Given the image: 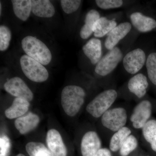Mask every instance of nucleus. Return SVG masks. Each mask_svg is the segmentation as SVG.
<instances>
[{
	"label": "nucleus",
	"mask_w": 156,
	"mask_h": 156,
	"mask_svg": "<svg viewBox=\"0 0 156 156\" xmlns=\"http://www.w3.org/2000/svg\"><path fill=\"white\" fill-rule=\"evenodd\" d=\"M16 156H25L24 155V154H17V155Z\"/></svg>",
	"instance_id": "obj_34"
},
{
	"label": "nucleus",
	"mask_w": 156,
	"mask_h": 156,
	"mask_svg": "<svg viewBox=\"0 0 156 156\" xmlns=\"http://www.w3.org/2000/svg\"><path fill=\"white\" fill-rule=\"evenodd\" d=\"M134 30L130 22L125 21L119 23L105 37L104 47L107 52L129 38Z\"/></svg>",
	"instance_id": "obj_8"
},
{
	"label": "nucleus",
	"mask_w": 156,
	"mask_h": 156,
	"mask_svg": "<svg viewBox=\"0 0 156 156\" xmlns=\"http://www.w3.org/2000/svg\"><path fill=\"white\" fill-rule=\"evenodd\" d=\"M152 113V104L148 100H143L138 103L133 111L130 120L132 126L136 129L142 128L150 118Z\"/></svg>",
	"instance_id": "obj_11"
},
{
	"label": "nucleus",
	"mask_w": 156,
	"mask_h": 156,
	"mask_svg": "<svg viewBox=\"0 0 156 156\" xmlns=\"http://www.w3.org/2000/svg\"><path fill=\"white\" fill-rule=\"evenodd\" d=\"M127 121V112L121 107L108 110L101 118V123L105 127L116 132L125 127Z\"/></svg>",
	"instance_id": "obj_9"
},
{
	"label": "nucleus",
	"mask_w": 156,
	"mask_h": 156,
	"mask_svg": "<svg viewBox=\"0 0 156 156\" xmlns=\"http://www.w3.org/2000/svg\"><path fill=\"white\" fill-rule=\"evenodd\" d=\"M148 78L143 73L140 72L132 77L127 83L129 92L138 98H141L146 94L149 87Z\"/></svg>",
	"instance_id": "obj_14"
},
{
	"label": "nucleus",
	"mask_w": 156,
	"mask_h": 156,
	"mask_svg": "<svg viewBox=\"0 0 156 156\" xmlns=\"http://www.w3.org/2000/svg\"><path fill=\"white\" fill-rule=\"evenodd\" d=\"M82 50L91 64L95 66L103 56L102 43L98 38L95 37L90 39L83 46Z\"/></svg>",
	"instance_id": "obj_15"
},
{
	"label": "nucleus",
	"mask_w": 156,
	"mask_h": 156,
	"mask_svg": "<svg viewBox=\"0 0 156 156\" xmlns=\"http://www.w3.org/2000/svg\"><path fill=\"white\" fill-rule=\"evenodd\" d=\"M26 150L30 156H54L50 149L41 143L29 142L26 145Z\"/></svg>",
	"instance_id": "obj_23"
},
{
	"label": "nucleus",
	"mask_w": 156,
	"mask_h": 156,
	"mask_svg": "<svg viewBox=\"0 0 156 156\" xmlns=\"http://www.w3.org/2000/svg\"><path fill=\"white\" fill-rule=\"evenodd\" d=\"M1 156H7L10 148V140L7 136H2L1 139Z\"/></svg>",
	"instance_id": "obj_30"
},
{
	"label": "nucleus",
	"mask_w": 156,
	"mask_h": 156,
	"mask_svg": "<svg viewBox=\"0 0 156 156\" xmlns=\"http://www.w3.org/2000/svg\"><path fill=\"white\" fill-rule=\"evenodd\" d=\"M100 13L95 9L87 12L85 19V23L80 31V36L83 40H87L93 34V27L96 21L100 18Z\"/></svg>",
	"instance_id": "obj_20"
},
{
	"label": "nucleus",
	"mask_w": 156,
	"mask_h": 156,
	"mask_svg": "<svg viewBox=\"0 0 156 156\" xmlns=\"http://www.w3.org/2000/svg\"><path fill=\"white\" fill-rule=\"evenodd\" d=\"M95 2L96 5L100 9L108 10L122 8L134 3V2L123 0H96Z\"/></svg>",
	"instance_id": "obj_25"
},
{
	"label": "nucleus",
	"mask_w": 156,
	"mask_h": 156,
	"mask_svg": "<svg viewBox=\"0 0 156 156\" xmlns=\"http://www.w3.org/2000/svg\"><path fill=\"white\" fill-rule=\"evenodd\" d=\"M40 122L37 115L29 112L25 115L17 118L14 122L16 129L22 134H27L37 128Z\"/></svg>",
	"instance_id": "obj_17"
},
{
	"label": "nucleus",
	"mask_w": 156,
	"mask_h": 156,
	"mask_svg": "<svg viewBox=\"0 0 156 156\" xmlns=\"http://www.w3.org/2000/svg\"><path fill=\"white\" fill-rule=\"evenodd\" d=\"M148 53L142 47H136L128 50L122 60L126 72L133 76L140 72L145 66Z\"/></svg>",
	"instance_id": "obj_6"
},
{
	"label": "nucleus",
	"mask_w": 156,
	"mask_h": 156,
	"mask_svg": "<svg viewBox=\"0 0 156 156\" xmlns=\"http://www.w3.org/2000/svg\"><path fill=\"white\" fill-rule=\"evenodd\" d=\"M82 1L80 0H62L60 1L62 10L66 14H70L77 11Z\"/></svg>",
	"instance_id": "obj_29"
},
{
	"label": "nucleus",
	"mask_w": 156,
	"mask_h": 156,
	"mask_svg": "<svg viewBox=\"0 0 156 156\" xmlns=\"http://www.w3.org/2000/svg\"><path fill=\"white\" fill-rule=\"evenodd\" d=\"M86 92L82 87L76 85L65 87L62 91L61 102L65 112L70 117L75 116L83 106Z\"/></svg>",
	"instance_id": "obj_1"
},
{
	"label": "nucleus",
	"mask_w": 156,
	"mask_h": 156,
	"mask_svg": "<svg viewBox=\"0 0 156 156\" xmlns=\"http://www.w3.org/2000/svg\"><path fill=\"white\" fill-rule=\"evenodd\" d=\"M120 13L116 15L101 17L98 20L93 27V34L96 38L106 37L119 23L118 20Z\"/></svg>",
	"instance_id": "obj_12"
},
{
	"label": "nucleus",
	"mask_w": 156,
	"mask_h": 156,
	"mask_svg": "<svg viewBox=\"0 0 156 156\" xmlns=\"http://www.w3.org/2000/svg\"><path fill=\"white\" fill-rule=\"evenodd\" d=\"M46 140L48 148L54 156H67V149L58 131L54 129L48 131Z\"/></svg>",
	"instance_id": "obj_16"
},
{
	"label": "nucleus",
	"mask_w": 156,
	"mask_h": 156,
	"mask_svg": "<svg viewBox=\"0 0 156 156\" xmlns=\"http://www.w3.org/2000/svg\"><path fill=\"white\" fill-rule=\"evenodd\" d=\"M32 12L37 17L50 18L54 16L55 9L49 0H32Z\"/></svg>",
	"instance_id": "obj_18"
},
{
	"label": "nucleus",
	"mask_w": 156,
	"mask_h": 156,
	"mask_svg": "<svg viewBox=\"0 0 156 156\" xmlns=\"http://www.w3.org/2000/svg\"><path fill=\"white\" fill-rule=\"evenodd\" d=\"M20 62L23 72L30 80L42 83L49 77L48 71L43 65L27 55H23Z\"/></svg>",
	"instance_id": "obj_7"
},
{
	"label": "nucleus",
	"mask_w": 156,
	"mask_h": 156,
	"mask_svg": "<svg viewBox=\"0 0 156 156\" xmlns=\"http://www.w3.org/2000/svg\"><path fill=\"white\" fill-rule=\"evenodd\" d=\"M145 66L148 80L156 86V50L148 52Z\"/></svg>",
	"instance_id": "obj_24"
},
{
	"label": "nucleus",
	"mask_w": 156,
	"mask_h": 156,
	"mask_svg": "<svg viewBox=\"0 0 156 156\" xmlns=\"http://www.w3.org/2000/svg\"><path fill=\"white\" fill-rule=\"evenodd\" d=\"M95 156H112L111 152L108 149L106 148H101L98 151Z\"/></svg>",
	"instance_id": "obj_31"
},
{
	"label": "nucleus",
	"mask_w": 156,
	"mask_h": 156,
	"mask_svg": "<svg viewBox=\"0 0 156 156\" xmlns=\"http://www.w3.org/2000/svg\"><path fill=\"white\" fill-rule=\"evenodd\" d=\"M101 140L96 132L89 131L83 136L81 143L83 156H95L101 148Z\"/></svg>",
	"instance_id": "obj_13"
},
{
	"label": "nucleus",
	"mask_w": 156,
	"mask_h": 156,
	"mask_svg": "<svg viewBox=\"0 0 156 156\" xmlns=\"http://www.w3.org/2000/svg\"><path fill=\"white\" fill-rule=\"evenodd\" d=\"M131 131L128 127H124L116 131L112 136L109 144V148L113 152L120 150L123 144L129 135Z\"/></svg>",
	"instance_id": "obj_22"
},
{
	"label": "nucleus",
	"mask_w": 156,
	"mask_h": 156,
	"mask_svg": "<svg viewBox=\"0 0 156 156\" xmlns=\"http://www.w3.org/2000/svg\"><path fill=\"white\" fill-rule=\"evenodd\" d=\"M21 45L27 55L43 65L49 64L52 60V54L49 48L35 37H25L22 40Z\"/></svg>",
	"instance_id": "obj_3"
},
{
	"label": "nucleus",
	"mask_w": 156,
	"mask_h": 156,
	"mask_svg": "<svg viewBox=\"0 0 156 156\" xmlns=\"http://www.w3.org/2000/svg\"><path fill=\"white\" fill-rule=\"evenodd\" d=\"M2 4H0V14H1V13H2Z\"/></svg>",
	"instance_id": "obj_33"
},
{
	"label": "nucleus",
	"mask_w": 156,
	"mask_h": 156,
	"mask_svg": "<svg viewBox=\"0 0 156 156\" xmlns=\"http://www.w3.org/2000/svg\"><path fill=\"white\" fill-rule=\"evenodd\" d=\"M128 15L133 28L137 33H147L156 30V17L146 9L133 7Z\"/></svg>",
	"instance_id": "obj_4"
},
{
	"label": "nucleus",
	"mask_w": 156,
	"mask_h": 156,
	"mask_svg": "<svg viewBox=\"0 0 156 156\" xmlns=\"http://www.w3.org/2000/svg\"><path fill=\"white\" fill-rule=\"evenodd\" d=\"M118 92L114 89H108L99 93L87 107L88 113L95 118L101 117L114 103Z\"/></svg>",
	"instance_id": "obj_5"
},
{
	"label": "nucleus",
	"mask_w": 156,
	"mask_h": 156,
	"mask_svg": "<svg viewBox=\"0 0 156 156\" xmlns=\"http://www.w3.org/2000/svg\"><path fill=\"white\" fill-rule=\"evenodd\" d=\"M13 11L16 17L23 21L28 19L32 11L30 0H13Z\"/></svg>",
	"instance_id": "obj_21"
},
{
	"label": "nucleus",
	"mask_w": 156,
	"mask_h": 156,
	"mask_svg": "<svg viewBox=\"0 0 156 156\" xmlns=\"http://www.w3.org/2000/svg\"><path fill=\"white\" fill-rule=\"evenodd\" d=\"M129 47L123 48L118 45L107 52L95 66L94 71L97 75L105 77L111 74L119 64L122 62L125 53Z\"/></svg>",
	"instance_id": "obj_2"
},
{
	"label": "nucleus",
	"mask_w": 156,
	"mask_h": 156,
	"mask_svg": "<svg viewBox=\"0 0 156 156\" xmlns=\"http://www.w3.org/2000/svg\"><path fill=\"white\" fill-rule=\"evenodd\" d=\"M12 34L10 29L5 25L0 26V50L5 51L10 45Z\"/></svg>",
	"instance_id": "obj_28"
},
{
	"label": "nucleus",
	"mask_w": 156,
	"mask_h": 156,
	"mask_svg": "<svg viewBox=\"0 0 156 156\" xmlns=\"http://www.w3.org/2000/svg\"><path fill=\"white\" fill-rule=\"evenodd\" d=\"M5 90L12 96L30 101L34 94L25 82L21 78L14 77L7 81L4 85Z\"/></svg>",
	"instance_id": "obj_10"
},
{
	"label": "nucleus",
	"mask_w": 156,
	"mask_h": 156,
	"mask_svg": "<svg viewBox=\"0 0 156 156\" xmlns=\"http://www.w3.org/2000/svg\"><path fill=\"white\" fill-rule=\"evenodd\" d=\"M29 101L23 98H16L11 107L5 111L6 117L10 119L23 116L28 111Z\"/></svg>",
	"instance_id": "obj_19"
},
{
	"label": "nucleus",
	"mask_w": 156,
	"mask_h": 156,
	"mask_svg": "<svg viewBox=\"0 0 156 156\" xmlns=\"http://www.w3.org/2000/svg\"><path fill=\"white\" fill-rule=\"evenodd\" d=\"M142 134L144 139L151 143L156 138V120H149L142 128Z\"/></svg>",
	"instance_id": "obj_26"
},
{
	"label": "nucleus",
	"mask_w": 156,
	"mask_h": 156,
	"mask_svg": "<svg viewBox=\"0 0 156 156\" xmlns=\"http://www.w3.org/2000/svg\"><path fill=\"white\" fill-rule=\"evenodd\" d=\"M150 144L152 149L156 152V138Z\"/></svg>",
	"instance_id": "obj_32"
},
{
	"label": "nucleus",
	"mask_w": 156,
	"mask_h": 156,
	"mask_svg": "<svg viewBox=\"0 0 156 156\" xmlns=\"http://www.w3.org/2000/svg\"><path fill=\"white\" fill-rule=\"evenodd\" d=\"M138 146V141L136 137L132 134L129 135L120 149L122 156H128L135 150Z\"/></svg>",
	"instance_id": "obj_27"
}]
</instances>
